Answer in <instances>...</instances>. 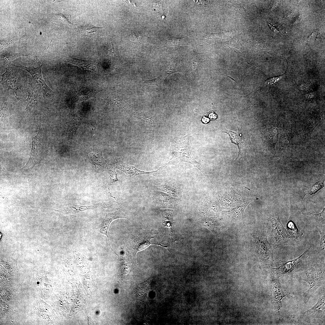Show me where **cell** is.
I'll return each instance as SVG.
<instances>
[{"mask_svg":"<svg viewBox=\"0 0 325 325\" xmlns=\"http://www.w3.org/2000/svg\"><path fill=\"white\" fill-rule=\"evenodd\" d=\"M294 276L299 280L308 283L309 287L303 294L305 303H307L315 291L325 283V265L323 267L314 266L302 272H295Z\"/></svg>","mask_w":325,"mask_h":325,"instance_id":"1","label":"cell"},{"mask_svg":"<svg viewBox=\"0 0 325 325\" xmlns=\"http://www.w3.org/2000/svg\"><path fill=\"white\" fill-rule=\"evenodd\" d=\"M107 101L110 103L125 109L129 108V105L122 98L113 94H110L107 98Z\"/></svg>","mask_w":325,"mask_h":325,"instance_id":"21","label":"cell"},{"mask_svg":"<svg viewBox=\"0 0 325 325\" xmlns=\"http://www.w3.org/2000/svg\"><path fill=\"white\" fill-rule=\"evenodd\" d=\"M308 215L311 218L316 228L320 229V227L325 229V208L318 214L309 212Z\"/></svg>","mask_w":325,"mask_h":325,"instance_id":"19","label":"cell"},{"mask_svg":"<svg viewBox=\"0 0 325 325\" xmlns=\"http://www.w3.org/2000/svg\"><path fill=\"white\" fill-rule=\"evenodd\" d=\"M316 228L320 233V245L321 248L323 250L325 249V232L322 231L320 229L317 228Z\"/></svg>","mask_w":325,"mask_h":325,"instance_id":"26","label":"cell"},{"mask_svg":"<svg viewBox=\"0 0 325 325\" xmlns=\"http://www.w3.org/2000/svg\"><path fill=\"white\" fill-rule=\"evenodd\" d=\"M202 122L204 124L207 123L209 121V119L205 116H203L202 119Z\"/></svg>","mask_w":325,"mask_h":325,"instance_id":"33","label":"cell"},{"mask_svg":"<svg viewBox=\"0 0 325 325\" xmlns=\"http://www.w3.org/2000/svg\"><path fill=\"white\" fill-rule=\"evenodd\" d=\"M66 61L78 66L83 70L89 69L95 71L97 68V63L95 60H85L69 56L67 58Z\"/></svg>","mask_w":325,"mask_h":325,"instance_id":"14","label":"cell"},{"mask_svg":"<svg viewBox=\"0 0 325 325\" xmlns=\"http://www.w3.org/2000/svg\"><path fill=\"white\" fill-rule=\"evenodd\" d=\"M189 136L187 135L181 138H177L173 145L174 156L176 162H184L190 163L199 169L207 177L203 170V166L193 157L189 146Z\"/></svg>","mask_w":325,"mask_h":325,"instance_id":"2","label":"cell"},{"mask_svg":"<svg viewBox=\"0 0 325 325\" xmlns=\"http://www.w3.org/2000/svg\"><path fill=\"white\" fill-rule=\"evenodd\" d=\"M140 36L135 34H132L130 36V40L132 42H136L139 40Z\"/></svg>","mask_w":325,"mask_h":325,"instance_id":"31","label":"cell"},{"mask_svg":"<svg viewBox=\"0 0 325 325\" xmlns=\"http://www.w3.org/2000/svg\"><path fill=\"white\" fill-rule=\"evenodd\" d=\"M113 206L105 202L87 205H73L63 207L56 210V211L66 215H73L81 213L87 210H93L100 211L110 210Z\"/></svg>","mask_w":325,"mask_h":325,"instance_id":"7","label":"cell"},{"mask_svg":"<svg viewBox=\"0 0 325 325\" xmlns=\"http://www.w3.org/2000/svg\"><path fill=\"white\" fill-rule=\"evenodd\" d=\"M23 55L21 54H11V55H8L6 56H5L4 57V59L7 62H10L11 60H13L16 57L23 56Z\"/></svg>","mask_w":325,"mask_h":325,"instance_id":"28","label":"cell"},{"mask_svg":"<svg viewBox=\"0 0 325 325\" xmlns=\"http://www.w3.org/2000/svg\"><path fill=\"white\" fill-rule=\"evenodd\" d=\"M324 294L320 296L316 303L304 312L302 316L308 318L325 319V300Z\"/></svg>","mask_w":325,"mask_h":325,"instance_id":"9","label":"cell"},{"mask_svg":"<svg viewBox=\"0 0 325 325\" xmlns=\"http://www.w3.org/2000/svg\"><path fill=\"white\" fill-rule=\"evenodd\" d=\"M32 78L40 86L44 98H49L51 97L54 92L45 83L42 78V73L36 74Z\"/></svg>","mask_w":325,"mask_h":325,"instance_id":"17","label":"cell"},{"mask_svg":"<svg viewBox=\"0 0 325 325\" xmlns=\"http://www.w3.org/2000/svg\"><path fill=\"white\" fill-rule=\"evenodd\" d=\"M122 218H126L129 220L127 215L121 210H119L113 212L108 213L106 214L105 218L100 225L99 229V231L101 233L107 237L109 245L111 249L116 255L117 254L112 249L110 246L107 232L111 223L116 219Z\"/></svg>","mask_w":325,"mask_h":325,"instance_id":"10","label":"cell"},{"mask_svg":"<svg viewBox=\"0 0 325 325\" xmlns=\"http://www.w3.org/2000/svg\"><path fill=\"white\" fill-rule=\"evenodd\" d=\"M280 77H278L270 78L266 81L265 83L268 84H271L273 83H275L279 80Z\"/></svg>","mask_w":325,"mask_h":325,"instance_id":"30","label":"cell"},{"mask_svg":"<svg viewBox=\"0 0 325 325\" xmlns=\"http://www.w3.org/2000/svg\"><path fill=\"white\" fill-rule=\"evenodd\" d=\"M89 156L95 170L102 172L105 162L102 155L101 154L96 155L92 153Z\"/></svg>","mask_w":325,"mask_h":325,"instance_id":"20","label":"cell"},{"mask_svg":"<svg viewBox=\"0 0 325 325\" xmlns=\"http://www.w3.org/2000/svg\"><path fill=\"white\" fill-rule=\"evenodd\" d=\"M249 203L250 201L247 202L242 205L225 212L226 216L229 219L233 221L241 220L243 218L245 210Z\"/></svg>","mask_w":325,"mask_h":325,"instance_id":"15","label":"cell"},{"mask_svg":"<svg viewBox=\"0 0 325 325\" xmlns=\"http://www.w3.org/2000/svg\"><path fill=\"white\" fill-rule=\"evenodd\" d=\"M166 167L164 166L154 171L146 172L139 170L135 167L125 164L123 162H119L117 165L116 168L120 169L126 175L132 174L133 176H136L143 175H149L156 177L160 176Z\"/></svg>","mask_w":325,"mask_h":325,"instance_id":"11","label":"cell"},{"mask_svg":"<svg viewBox=\"0 0 325 325\" xmlns=\"http://www.w3.org/2000/svg\"><path fill=\"white\" fill-rule=\"evenodd\" d=\"M1 84L7 90H12L14 91L16 98L18 100L19 99V87L17 83L16 77L14 73L8 68H6V72L2 75Z\"/></svg>","mask_w":325,"mask_h":325,"instance_id":"12","label":"cell"},{"mask_svg":"<svg viewBox=\"0 0 325 325\" xmlns=\"http://www.w3.org/2000/svg\"><path fill=\"white\" fill-rule=\"evenodd\" d=\"M153 234L151 232H146L134 236L127 243L128 254L131 261L135 263L136 256L138 252L142 250L151 244H156L165 247L169 251L168 246H163L160 243H155L150 242L151 239L154 238Z\"/></svg>","mask_w":325,"mask_h":325,"instance_id":"3","label":"cell"},{"mask_svg":"<svg viewBox=\"0 0 325 325\" xmlns=\"http://www.w3.org/2000/svg\"><path fill=\"white\" fill-rule=\"evenodd\" d=\"M92 131H93V134H94V136H95V135H94V132H93V128H92Z\"/></svg>","mask_w":325,"mask_h":325,"instance_id":"34","label":"cell"},{"mask_svg":"<svg viewBox=\"0 0 325 325\" xmlns=\"http://www.w3.org/2000/svg\"><path fill=\"white\" fill-rule=\"evenodd\" d=\"M160 4L159 2H156L153 4L154 10H155L156 11L158 12H161L162 10V6Z\"/></svg>","mask_w":325,"mask_h":325,"instance_id":"29","label":"cell"},{"mask_svg":"<svg viewBox=\"0 0 325 325\" xmlns=\"http://www.w3.org/2000/svg\"><path fill=\"white\" fill-rule=\"evenodd\" d=\"M209 117L211 119L214 120L217 117V115L213 111H212L209 115Z\"/></svg>","mask_w":325,"mask_h":325,"instance_id":"32","label":"cell"},{"mask_svg":"<svg viewBox=\"0 0 325 325\" xmlns=\"http://www.w3.org/2000/svg\"><path fill=\"white\" fill-rule=\"evenodd\" d=\"M310 248L307 249L299 257L293 260L277 264V267L275 268L270 267L273 277L279 278L285 275H293L303 265L306 255Z\"/></svg>","mask_w":325,"mask_h":325,"instance_id":"4","label":"cell"},{"mask_svg":"<svg viewBox=\"0 0 325 325\" xmlns=\"http://www.w3.org/2000/svg\"><path fill=\"white\" fill-rule=\"evenodd\" d=\"M268 222L270 224L271 231L269 235L271 241V244L274 248L281 245H285L286 229L281 222L278 215L276 218L274 214L271 215Z\"/></svg>","mask_w":325,"mask_h":325,"instance_id":"6","label":"cell"},{"mask_svg":"<svg viewBox=\"0 0 325 325\" xmlns=\"http://www.w3.org/2000/svg\"><path fill=\"white\" fill-rule=\"evenodd\" d=\"M270 288L274 303L278 312L282 307V300L283 299L286 297L289 298L293 297L291 294L280 283L278 278L273 277Z\"/></svg>","mask_w":325,"mask_h":325,"instance_id":"8","label":"cell"},{"mask_svg":"<svg viewBox=\"0 0 325 325\" xmlns=\"http://www.w3.org/2000/svg\"><path fill=\"white\" fill-rule=\"evenodd\" d=\"M324 180H321L316 183L309 190L308 193L311 195L317 193L319 190L324 187Z\"/></svg>","mask_w":325,"mask_h":325,"instance_id":"24","label":"cell"},{"mask_svg":"<svg viewBox=\"0 0 325 325\" xmlns=\"http://www.w3.org/2000/svg\"><path fill=\"white\" fill-rule=\"evenodd\" d=\"M27 91L28 93V97L25 101H27V104L25 110L28 111L30 107L37 103L41 94L39 90L36 87L27 90Z\"/></svg>","mask_w":325,"mask_h":325,"instance_id":"18","label":"cell"},{"mask_svg":"<svg viewBox=\"0 0 325 325\" xmlns=\"http://www.w3.org/2000/svg\"><path fill=\"white\" fill-rule=\"evenodd\" d=\"M205 226L214 233H217L219 231L221 228L220 223H219L215 219L213 218L207 219L206 221Z\"/></svg>","mask_w":325,"mask_h":325,"instance_id":"22","label":"cell"},{"mask_svg":"<svg viewBox=\"0 0 325 325\" xmlns=\"http://www.w3.org/2000/svg\"><path fill=\"white\" fill-rule=\"evenodd\" d=\"M252 237L260 259L266 263H273V251L266 235L264 233H259L253 234Z\"/></svg>","mask_w":325,"mask_h":325,"instance_id":"5","label":"cell"},{"mask_svg":"<svg viewBox=\"0 0 325 325\" xmlns=\"http://www.w3.org/2000/svg\"><path fill=\"white\" fill-rule=\"evenodd\" d=\"M110 180L109 182L108 188L109 190L110 191V186L113 183L118 181V180L116 172L115 171H110Z\"/></svg>","mask_w":325,"mask_h":325,"instance_id":"25","label":"cell"},{"mask_svg":"<svg viewBox=\"0 0 325 325\" xmlns=\"http://www.w3.org/2000/svg\"><path fill=\"white\" fill-rule=\"evenodd\" d=\"M14 65L27 71L30 74L32 77L36 74L42 73V65L36 68H35L33 66L26 67L22 65Z\"/></svg>","mask_w":325,"mask_h":325,"instance_id":"23","label":"cell"},{"mask_svg":"<svg viewBox=\"0 0 325 325\" xmlns=\"http://www.w3.org/2000/svg\"><path fill=\"white\" fill-rule=\"evenodd\" d=\"M285 245H292L299 240L303 233L297 228L295 224L289 221L287 224Z\"/></svg>","mask_w":325,"mask_h":325,"instance_id":"13","label":"cell"},{"mask_svg":"<svg viewBox=\"0 0 325 325\" xmlns=\"http://www.w3.org/2000/svg\"><path fill=\"white\" fill-rule=\"evenodd\" d=\"M7 108L6 103H3L1 107L0 116L1 119H4L7 115Z\"/></svg>","mask_w":325,"mask_h":325,"instance_id":"27","label":"cell"},{"mask_svg":"<svg viewBox=\"0 0 325 325\" xmlns=\"http://www.w3.org/2000/svg\"><path fill=\"white\" fill-rule=\"evenodd\" d=\"M38 147V146L35 144H32L29 160L26 165L20 170L30 169L32 168L37 164L39 159V157L37 154Z\"/></svg>","mask_w":325,"mask_h":325,"instance_id":"16","label":"cell"}]
</instances>
